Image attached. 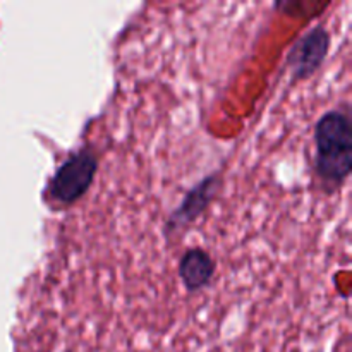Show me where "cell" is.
Here are the masks:
<instances>
[{
	"label": "cell",
	"instance_id": "6da1fadb",
	"mask_svg": "<svg viewBox=\"0 0 352 352\" xmlns=\"http://www.w3.org/2000/svg\"><path fill=\"white\" fill-rule=\"evenodd\" d=\"M315 167L327 184L339 186L351 170V122L347 110H330L315 131Z\"/></svg>",
	"mask_w": 352,
	"mask_h": 352
},
{
	"label": "cell",
	"instance_id": "7a4b0ae2",
	"mask_svg": "<svg viewBox=\"0 0 352 352\" xmlns=\"http://www.w3.org/2000/svg\"><path fill=\"white\" fill-rule=\"evenodd\" d=\"M93 167H95V162L89 151L76 153L55 175L52 182V195L60 201L76 199L78 192H81L91 181Z\"/></svg>",
	"mask_w": 352,
	"mask_h": 352
}]
</instances>
